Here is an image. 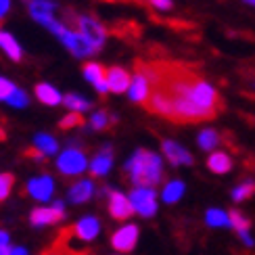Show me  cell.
Returning a JSON list of instances; mask_svg holds the SVG:
<instances>
[{"label":"cell","mask_w":255,"mask_h":255,"mask_svg":"<svg viewBox=\"0 0 255 255\" xmlns=\"http://www.w3.org/2000/svg\"><path fill=\"white\" fill-rule=\"evenodd\" d=\"M155 90L148 97V109L167 120L195 124L216 118L222 109L220 94L203 78L180 67H138Z\"/></svg>","instance_id":"1"},{"label":"cell","mask_w":255,"mask_h":255,"mask_svg":"<svg viewBox=\"0 0 255 255\" xmlns=\"http://www.w3.org/2000/svg\"><path fill=\"white\" fill-rule=\"evenodd\" d=\"M124 172L130 178V182L136 184V188H153L163 180V161L148 148H138L126 161Z\"/></svg>","instance_id":"2"},{"label":"cell","mask_w":255,"mask_h":255,"mask_svg":"<svg viewBox=\"0 0 255 255\" xmlns=\"http://www.w3.org/2000/svg\"><path fill=\"white\" fill-rule=\"evenodd\" d=\"M86 167H88L86 155H84V151L73 148V146L67 148V151H63L57 159V169L63 176H80Z\"/></svg>","instance_id":"3"},{"label":"cell","mask_w":255,"mask_h":255,"mask_svg":"<svg viewBox=\"0 0 255 255\" xmlns=\"http://www.w3.org/2000/svg\"><path fill=\"white\" fill-rule=\"evenodd\" d=\"M76 25H78V34L84 36L88 42H90V46L94 50H101L103 44H105V38H107V31H105V27L99 23L97 19H92V17H86V15H80L76 19Z\"/></svg>","instance_id":"4"},{"label":"cell","mask_w":255,"mask_h":255,"mask_svg":"<svg viewBox=\"0 0 255 255\" xmlns=\"http://www.w3.org/2000/svg\"><path fill=\"white\" fill-rule=\"evenodd\" d=\"M128 199H130L134 211L142 218H153L157 214V195L153 188H134Z\"/></svg>","instance_id":"5"},{"label":"cell","mask_w":255,"mask_h":255,"mask_svg":"<svg viewBox=\"0 0 255 255\" xmlns=\"http://www.w3.org/2000/svg\"><path fill=\"white\" fill-rule=\"evenodd\" d=\"M65 218V207H63L61 201L52 203L50 207H36L31 211L29 216V222L34 226H50V224H57Z\"/></svg>","instance_id":"6"},{"label":"cell","mask_w":255,"mask_h":255,"mask_svg":"<svg viewBox=\"0 0 255 255\" xmlns=\"http://www.w3.org/2000/svg\"><path fill=\"white\" fill-rule=\"evenodd\" d=\"M138 243V226L136 224H128V226H122L118 232L111 235V245L113 249H118L122 253H130L134 251Z\"/></svg>","instance_id":"7"},{"label":"cell","mask_w":255,"mask_h":255,"mask_svg":"<svg viewBox=\"0 0 255 255\" xmlns=\"http://www.w3.org/2000/svg\"><path fill=\"white\" fill-rule=\"evenodd\" d=\"M109 214L113 220L124 222L134 214V207L126 195L118 193V190H109Z\"/></svg>","instance_id":"8"},{"label":"cell","mask_w":255,"mask_h":255,"mask_svg":"<svg viewBox=\"0 0 255 255\" xmlns=\"http://www.w3.org/2000/svg\"><path fill=\"white\" fill-rule=\"evenodd\" d=\"M161 151L163 155L167 157V161L172 163V165H193V155H190L186 148L176 142V140H163L161 142Z\"/></svg>","instance_id":"9"},{"label":"cell","mask_w":255,"mask_h":255,"mask_svg":"<svg viewBox=\"0 0 255 255\" xmlns=\"http://www.w3.org/2000/svg\"><path fill=\"white\" fill-rule=\"evenodd\" d=\"M55 193V182L50 176H38L27 182V195L34 197L36 201H48Z\"/></svg>","instance_id":"10"},{"label":"cell","mask_w":255,"mask_h":255,"mask_svg":"<svg viewBox=\"0 0 255 255\" xmlns=\"http://www.w3.org/2000/svg\"><path fill=\"white\" fill-rule=\"evenodd\" d=\"M128 97H130L132 103H148V97H151V82L144 73L138 71L132 78V84L128 88Z\"/></svg>","instance_id":"11"},{"label":"cell","mask_w":255,"mask_h":255,"mask_svg":"<svg viewBox=\"0 0 255 255\" xmlns=\"http://www.w3.org/2000/svg\"><path fill=\"white\" fill-rule=\"evenodd\" d=\"M99 230H101V222L94 218V216H86V218H82L76 226L71 228V235L80 239V241H94L99 237Z\"/></svg>","instance_id":"12"},{"label":"cell","mask_w":255,"mask_h":255,"mask_svg":"<svg viewBox=\"0 0 255 255\" xmlns=\"http://www.w3.org/2000/svg\"><path fill=\"white\" fill-rule=\"evenodd\" d=\"M132 84V76L128 73L124 67H111L107 71V86H109V92H115V94H124L128 92Z\"/></svg>","instance_id":"13"},{"label":"cell","mask_w":255,"mask_h":255,"mask_svg":"<svg viewBox=\"0 0 255 255\" xmlns=\"http://www.w3.org/2000/svg\"><path fill=\"white\" fill-rule=\"evenodd\" d=\"M84 76H86V80H88L101 94H107V92H109V86H107V71H105L103 65H99V63H86V65H84Z\"/></svg>","instance_id":"14"},{"label":"cell","mask_w":255,"mask_h":255,"mask_svg":"<svg viewBox=\"0 0 255 255\" xmlns=\"http://www.w3.org/2000/svg\"><path fill=\"white\" fill-rule=\"evenodd\" d=\"M55 8H57V4L55 2H50V0H31L29 2V13H31V17H34L38 23H42V25H48L52 19V13H55Z\"/></svg>","instance_id":"15"},{"label":"cell","mask_w":255,"mask_h":255,"mask_svg":"<svg viewBox=\"0 0 255 255\" xmlns=\"http://www.w3.org/2000/svg\"><path fill=\"white\" fill-rule=\"evenodd\" d=\"M111 165H113V151H111V146H105L103 151H99L97 155H94L92 161H90V174L94 178L107 176Z\"/></svg>","instance_id":"16"},{"label":"cell","mask_w":255,"mask_h":255,"mask_svg":"<svg viewBox=\"0 0 255 255\" xmlns=\"http://www.w3.org/2000/svg\"><path fill=\"white\" fill-rule=\"evenodd\" d=\"M94 195V184L90 180H80L69 188V201L71 203H86Z\"/></svg>","instance_id":"17"},{"label":"cell","mask_w":255,"mask_h":255,"mask_svg":"<svg viewBox=\"0 0 255 255\" xmlns=\"http://www.w3.org/2000/svg\"><path fill=\"white\" fill-rule=\"evenodd\" d=\"M207 167H209V172H214V174H228L232 169V159L228 153L216 151L207 157Z\"/></svg>","instance_id":"18"},{"label":"cell","mask_w":255,"mask_h":255,"mask_svg":"<svg viewBox=\"0 0 255 255\" xmlns=\"http://www.w3.org/2000/svg\"><path fill=\"white\" fill-rule=\"evenodd\" d=\"M36 97L40 103H44V105H50V107H55V105L63 103V97H61V92L55 88V86H50V84H38L36 86Z\"/></svg>","instance_id":"19"},{"label":"cell","mask_w":255,"mask_h":255,"mask_svg":"<svg viewBox=\"0 0 255 255\" xmlns=\"http://www.w3.org/2000/svg\"><path fill=\"white\" fill-rule=\"evenodd\" d=\"M0 48L6 52V57L10 61H21L23 59V50H21L19 42L8 34V31H0Z\"/></svg>","instance_id":"20"},{"label":"cell","mask_w":255,"mask_h":255,"mask_svg":"<svg viewBox=\"0 0 255 255\" xmlns=\"http://www.w3.org/2000/svg\"><path fill=\"white\" fill-rule=\"evenodd\" d=\"M34 146H36L44 157H46V155H55V153L59 151V142H57L52 136H48V134H38V136L34 138Z\"/></svg>","instance_id":"21"},{"label":"cell","mask_w":255,"mask_h":255,"mask_svg":"<svg viewBox=\"0 0 255 255\" xmlns=\"http://www.w3.org/2000/svg\"><path fill=\"white\" fill-rule=\"evenodd\" d=\"M182 195H184V182L182 180H172V182L165 184L161 197H163L165 203H176V201H180Z\"/></svg>","instance_id":"22"},{"label":"cell","mask_w":255,"mask_h":255,"mask_svg":"<svg viewBox=\"0 0 255 255\" xmlns=\"http://www.w3.org/2000/svg\"><path fill=\"white\" fill-rule=\"evenodd\" d=\"M197 144L203 148V151H214L220 144V134L216 130H203L197 136Z\"/></svg>","instance_id":"23"},{"label":"cell","mask_w":255,"mask_h":255,"mask_svg":"<svg viewBox=\"0 0 255 255\" xmlns=\"http://www.w3.org/2000/svg\"><path fill=\"white\" fill-rule=\"evenodd\" d=\"M63 103H65L67 107L71 109V113H82V111H88L90 109V101H86V99L80 97V94H76V92L65 94Z\"/></svg>","instance_id":"24"},{"label":"cell","mask_w":255,"mask_h":255,"mask_svg":"<svg viewBox=\"0 0 255 255\" xmlns=\"http://www.w3.org/2000/svg\"><path fill=\"white\" fill-rule=\"evenodd\" d=\"M205 222L209 226H214V228L230 226V218H228L226 211H222V209H209L205 214Z\"/></svg>","instance_id":"25"},{"label":"cell","mask_w":255,"mask_h":255,"mask_svg":"<svg viewBox=\"0 0 255 255\" xmlns=\"http://www.w3.org/2000/svg\"><path fill=\"white\" fill-rule=\"evenodd\" d=\"M253 195H255V182H253V180H247V182L239 184L235 190H232V201L241 203V201H247Z\"/></svg>","instance_id":"26"},{"label":"cell","mask_w":255,"mask_h":255,"mask_svg":"<svg viewBox=\"0 0 255 255\" xmlns=\"http://www.w3.org/2000/svg\"><path fill=\"white\" fill-rule=\"evenodd\" d=\"M228 218H230V226L235 228L239 235H243V232H249L251 228V222L241 214V211H228Z\"/></svg>","instance_id":"27"},{"label":"cell","mask_w":255,"mask_h":255,"mask_svg":"<svg viewBox=\"0 0 255 255\" xmlns=\"http://www.w3.org/2000/svg\"><path fill=\"white\" fill-rule=\"evenodd\" d=\"M115 122V118H111V115L107 113V111H97L90 118V126L94 128V130H105L109 124H113Z\"/></svg>","instance_id":"28"},{"label":"cell","mask_w":255,"mask_h":255,"mask_svg":"<svg viewBox=\"0 0 255 255\" xmlns=\"http://www.w3.org/2000/svg\"><path fill=\"white\" fill-rule=\"evenodd\" d=\"M82 124H84L82 113H69V115H65V118L61 120L59 128H63V130H71V128H78Z\"/></svg>","instance_id":"29"},{"label":"cell","mask_w":255,"mask_h":255,"mask_svg":"<svg viewBox=\"0 0 255 255\" xmlns=\"http://www.w3.org/2000/svg\"><path fill=\"white\" fill-rule=\"evenodd\" d=\"M42 255H80V253H76V251H69V247L65 245V243H63V237L55 243V245H52L50 249H46L44 253Z\"/></svg>","instance_id":"30"},{"label":"cell","mask_w":255,"mask_h":255,"mask_svg":"<svg viewBox=\"0 0 255 255\" xmlns=\"http://www.w3.org/2000/svg\"><path fill=\"white\" fill-rule=\"evenodd\" d=\"M13 182H15L13 174H0V201H4L8 197L10 188H13Z\"/></svg>","instance_id":"31"},{"label":"cell","mask_w":255,"mask_h":255,"mask_svg":"<svg viewBox=\"0 0 255 255\" xmlns=\"http://www.w3.org/2000/svg\"><path fill=\"white\" fill-rule=\"evenodd\" d=\"M15 90H17V86L10 80H6V78H0V101H8L10 97L15 94Z\"/></svg>","instance_id":"32"},{"label":"cell","mask_w":255,"mask_h":255,"mask_svg":"<svg viewBox=\"0 0 255 255\" xmlns=\"http://www.w3.org/2000/svg\"><path fill=\"white\" fill-rule=\"evenodd\" d=\"M6 103H8V105H13V107L23 109V107H27L29 99H27V94H25L23 90H21V88H17V90H15V94H13V97H10Z\"/></svg>","instance_id":"33"},{"label":"cell","mask_w":255,"mask_h":255,"mask_svg":"<svg viewBox=\"0 0 255 255\" xmlns=\"http://www.w3.org/2000/svg\"><path fill=\"white\" fill-rule=\"evenodd\" d=\"M146 2H148V4H153L157 10H169V8L174 6L172 0H146Z\"/></svg>","instance_id":"34"},{"label":"cell","mask_w":255,"mask_h":255,"mask_svg":"<svg viewBox=\"0 0 255 255\" xmlns=\"http://www.w3.org/2000/svg\"><path fill=\"white\" fill-rule=\"evenodd\" d=\"M10 247H8V232H4V230H0V255H2L4 251H8Z\"/></svg>","instance_id":"35"},{"label":"cell","mask_w":255,"mask_h":255,"mask_svg":"<svg viewBox=\"0 0 255 255\" xmlns=\"http://www.w3.org/2000/svg\"><path fill=\"white\" fill-rule=\"evenodd\" d=\"M10 8V0H0V19H2Z\"/></svg>","instance_id":"36"},{"label":"cell","mask_w":255,"mask_h":255,"mask_svg":"<svg viewBox=\"0 0 255 255\" xmlns=\"http://www.w3.org/2000/svg\"><path fill=\"white\" fill-rule=\"evenodd\" d=\"M8 255H27V251H25L23 247H10Z\"/></svg>","instance_id":"37"},{"label":"cell","mask_w":255,"mask_h":255,"mask_svg":"<svg viewBox=\"0 0 255 255\" xmlns=\"http://www.w3.org/2000/svg\"><path fill=\"white\" fill-rule=\"evenodd\" d=\"M245 2H247V4H253V6H255V0H245Z\"/></svg>","instance_id":"38"},{"label":"cell","mask_w":255,"mask_h":255,"mask_svg":"<svg viewBox=\"0 0 255 255\" xmlns=\"http://www.w3.org/2000/svg\"><path fill=\"white\" fill-rule=\"evenodd\" d=\"M8 251H10V249H8ZM8 251H4V253H2V255H8Z\"/></svg>","instance_id":"39"}]
</instances>
